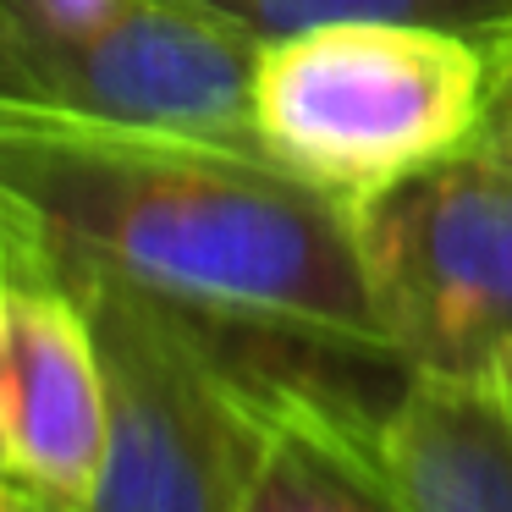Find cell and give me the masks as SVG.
<instances>
[{
    "mask_svg": "<svg viewBox=\"0 0 512 512\" xmlns=\"http://www.w3.org/2000/svg\"><path fill=\"white\" fill-rule=\"evenodd\" d=\"M34 100L149 133L259 144V39L199 0H89L61 17H12ZM270 155V149H265Z\"/></svg>",
    "mask_w": 512,
    "mask_h": 512,
    "instance_id": "obj_5",
    "label": "cell"
},
{
    "mask_svg": "<svg viewBox=\"0 0 512 512\" xmlns=\"http://www.w3.org/2000/svg\"><path fill=\"white\" fill-rule=\"evenodd\" d=\"M490 45L424 23H331L259 50V144L347 204L485 133Z\"/></svg>",
    "mask_w": 512,
    "mask_h": 512,
    "instance_id": "obj_2",
    "label": "cell"
},
{
    "mask_svg": "<svg viewBox=\"0 0 512 512\" xmlns=\"http://www.w3.org/2000/svg\"><path fill=\"white\" fill-rule=\"evenodd\" d=\"M199 6L232 17L259 45L331 23H424L485 39V45L512 28V0H199Z\"/></svg>",
    "mask_w": 512,
    "mask_h": 512,
    "instance_id": "obj_9",
    "label": "cell"
},
{
    "mask_svg": "<svg viewBox=\"0 0 512 512\" xmlns=\"http://www.w3.org/2000/svg\"><path fill=\"white\" fill-rule=\"evenodd\" d=\"M358 243L402 364L512 380V138L479 133L358 204Z\"/></svg>",
    "mask_w": 512,
    "mask_h": 512,
    "instance_id": "obj_4",
    "label": "cell"
},
{
    "mask_svg": "<svg viewBox=\"0 0 512 512\" xmlns=\"http://www.w3.org/2000/svg\"><path fill=\"white\" fill-rule=\"evenodd\" d=\"M105 375V463L83 512H237L259 446L248 375L204 320L78 270Z\"/></svg>",
    "mask_w": 512,
    "mask_h": 512,
    "instance_id": "obj_3",
    "label": "cell"
},
{
    "mask_svg": "<svg viewBox=\"0 0 512 512\" xmlns=\"http://www.w3.org/2000/svg\"><path fill=\"white\" fill-rule=\"evenodd\" d=\"M358 435L408 512H512V380L408 369Z\"/></svg>",
    "mask_w": 512,
    "mask_h": 512,
    "instance_id": "obj_7",
    "label": "cell"
},
{
    "mask_svg": "<svg viewBox=\"0 0 512 512\" xmlns=\"http://www.w3.org/2000/svg\"><path fill=\"white\" fill-rule=\"evenodd\" d=\"M0 474H12V457H6V435H0ZM17 479V474H12Z\"/></svg>",
    "mask_w": 512,
    "mask_h": 512,
    "instance_id": "obj_13",
    "label": "cell"
},
{
    "mask_svg": "<svg viewBox=\"0 0 512 512\" xmlns=\"http://www.w3.org/2000/svg\"><path fill=\"white\" fill-rule=\"evenodd\" d=\"M0 100H34V78L23 67V50H17V28L12 12L0 0Z\"/></svg>",
    "mask_w": 512,
    "mask_h": 512,
    "instance_id": "obj_11",
    "label": "cell"
},
{
    "mask_svg": "<svg viewBox=\"0 0 512 512\" xmlns=\"http://www.w3.org/2000/svg\"><path fill=\"white\" fill-rule=\"evenodd\" d=\"M226 353L259 408V446L237 512H408L364 452L358 419L369 402L314 369H281L276 353H237V342H226Z\"/></svg>",
    "mask_w": 512,
    "mask_h": 512,
    "instance_id": "obj_8",
    "label": "cell"
},
{
    "mask_svg": "<svg viewBox=\"0 0 512 512\" xmlns=\"http://www.w3.org/2000/svg\"><path fill=\"white\" fill-rule=\"evenodd\" d=\"M0 512H67V507L34 496V490H12V496H0Z\"/></svg>",
    "mask_w": 512,
    "mask_h": 512,
    "instance_id": "obj_12",
    "label": "cell"
},
{
    "mask_svg": "<svg viewBox=\"0 0 512 512\" xmlns=\"http://www.w3.org/2000/svg\"><path fill=\"white\" fill-rule=\"evenodd\" d=\"M0 435L34 496L83 512L105 463V375L83 298L0 215Z\"/></svg>",
    "mask_w": 512,
    "mask_h": 512,
    "instance_id": "obj_6",
    "label": "cell"
},
{
    "mask_svg": "<svg viewBox=\"0 0 512 512\" xmlns=\"http://www.w3.org/2000/svg\"><path fill=\"white\" fill-rule=\"evenodd\" d=\"M0 215L61 276H116L226 336L402 364L369 287L358 204L265 149L0 100Z\"/></svg>",
    "mask_w": 512,
    "mask_h": 512,
    "instance_id": "obj_1",
    "label": "cell"
},
{
    "mask_svg": "<svg viewBox=\"0 0 512 512\" xmlns=\"http://www.w3.org/2000/svg\"><path fill=\"white\" fill-rule=\"evenodd\" d=\"M485 138H512V28L490 39V100H485Z\"/></svg>",
    "mask_w": 512,
    "mask_h": 512,
    "instance_id": "obj_10",
    "label": "cell"
}]
</instances>
